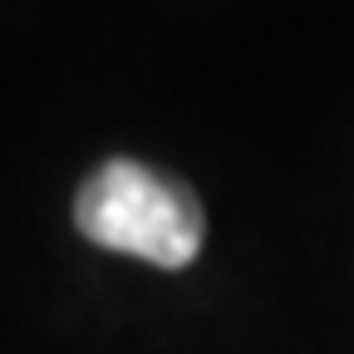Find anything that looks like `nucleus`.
<instances>
[{
	"label": "nucleus",
	"mask_w": 354,
	"mask_h": 354,
	"mask_svg": "<svg viewBox=\"0 0 354 354\" xmlns=\"http://www.w3.org/2000/svg\"><path fill=\"white\" fill-rule=\"evenodd\" d=\"M74 227L104 251L183 271L202 251L207 212L177 177H162L133 158H109L84 177L74 197Z\"/></svg>",
	"instance_id": "nucleus-1"
}]
</instances>
